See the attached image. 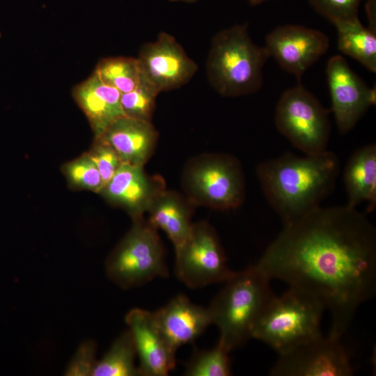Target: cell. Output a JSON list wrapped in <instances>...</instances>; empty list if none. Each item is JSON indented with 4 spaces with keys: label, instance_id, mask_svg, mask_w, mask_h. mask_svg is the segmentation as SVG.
Instances as JSON below:
<instances>
[{
    "label": "cell",
    "instance_id": "obj_1",
    "mask_svg": "<svg viewBox=\"0 0 376 376\" xmlns=\"http://www.w3.org/2000/svg\"><path fill=\"white\" fill-rule=\"evenodd\" d=\"M255 265L320 301L331 316L329 336L341 338L375 294L376 230L357 208L320 206L284 224Z\"/></svg>",
    "mask_w": 376,
    "mask_h": 376
},
{
    "label": "cell",
    "instance_id": "obj_2",
    "mask_svg": "<svg viewBox=\"0 0 376 376\" xmlns=\"http://www.w3.org/2000/svg\"><path fill=\"white\" fill-rule=\"evenodd\" d=\"M256 173L269 205L287 224L321 206L335 187L340 161L327 150L304 157L287 152L260 163Z\"/></svg>",
    "mask_w": 376,
    "mask_h": 376
},
{
    "label": "cell",
    "instance_id": "obj_3",
    "mask_svg": "<svg viewBox=\"0 0 376 376\" xmlns=\"http://www.w3.org/2000/svg\"><path fill=\"white\" fill-rule=\"evenodd\" d=\"M270 279L256 265L234 272L211 301V324L219 330L218 343L230 352L251 338L252 330L274 296Z\"/></svg>",
    "mask_w": 376,
    "mask_h": 376
},
{
    "label": "cell",
    "instance_id": "obj_4",
    "mask_svg": "<svg viewBox=\"0 0 376 376\" xmlns=\"http://www.w3.org/2000/svg\"><path fill=\"white\" fill-rule=\"evenodd\" d=\"M248 24L235 25L218 32L212 39L206 61L208 80L224 97L257 92L263 86V68L270 55L256 45Z\"/></svg>",
    "mask_w": 376,
    "mask_h": 376
},
{
    "label": "cell",
    "instance_id": "obj_5",
    "mask_svg": "<svg viewBox=\"0 0 376 376\" xmlns=\"http://www.w3.org/2000/svg\"><path fill=\"white\" fill-rule=\"evenodd\" d=\"M325 310L313 296L289 287L271 299L252 330L251 338L283 354L322 335Z\"/></svg>",
    "mask_w": 376,
    "mask_h": 376
},
{
    "label": "cell",
    "instance_id": "obj_6",
    "mask_svg": "<svg viewBox=\"0 0 376 376\" xmlns=\"http://www.w3.org/2000/svg\"><path fill=\"white\" fill-rule=\"evenodd\" d=\"M187 199L191 205L217 210L239 207L245 198L242 165L234 156L205 154L189 160L182 180Z\"/></svg>",
    "mask_w": 376,
    "mask_h": 376
},
{
    "label": "cell",
    "instance_id": "obj_7",
    "mask_svg": "<svg viewBox=\"0 0 376 376\" xmlns=\"http://www.w3.org/2000/svg\"><path fill=\"white\" fill-rule=\"evenodd\" d=\"M134 221L131 229L111 253L105 263L109 279L125 290L169 275L157 229L143 217Z\"/></svg>",
    "mask_w": 376,
    "mask_h": 376
},
{
    "label": "cell",
    "instance_id": "obj_8",
    "mask_svg": "<svg viewBox=\"0 0 376 376\" xmlns=\"http://www.w3.org/2000/svg\"><path fill=\"white\" fill-rule=\"evenodd\" d=\"M330 111L300 83L286 90L275 111L278 131L305 155L327 150L331 132Z\"/></svg>",
    "mask_w": 376,
    "mask_h": 376
},
{
    "label": "cell",
    "instance_id": "obj_9",
    "mask_svg": "<svg viewBox=\"0 0 376 376\" xmlns=\"http://www.w3.org/2000/svg\"><path fill=\"white\" fill-rule=\"evenodd\" d=\"M175 250V272L190 288L224 283L233 274L214 229L205 221L193 224L186 240Z\"/></svg>",
    "mask_w": 376,
    "mask_h": 376
},
{
    "label": "cell",
    "instance_id": "obj_10",
    "mask_svg": "<svg viewBox=\"0 0 376 376\" xmlns=\"http://www.w3.org/2000/svg\"><path fill=\"white\" fill-rule=\"evenodd\" d=\"M353 373L341 338L322 334L279 354L269 372L273 376H350Z\"/></svg>",
    "mask_w": 376,
    "mask_h": 376
},
{
    "label": "cell",
    "instance_id": "obj_11",
    "mask_svg": "<svg viewBox=\"0 0 376 376\" xmlns=\"http://www.w3.org/2000/svg\"><path fill=\"white\" fill-rule=\"evenodd\" d=\"M141 79L158 93L178 88L196 74L198 66L171 34L162 32L144 44L136 58Z\"/></svg>",
    "mask_w": 376,
    "mask_h": 376
},
{
    "label": "cell",
    "instance_id": "obj_12",
    "mask_svg": "<svg viewBox=\"0 0 376 376\" xmlns=\"http://www.w3.org/2000/svg\"><path fill=\"white\" fill-rule=\"evenodd\" d=\"M326 73L331 100L330 111L339 132L346 134L375 104V87L369 88L340 55L329 60Z\"/></svg>",
    "mask_w": 376,
    "mask_h": 376
},
{
    "label": "cell",
    "instance_id": "obj_13",
    "mask_svg": "<svg viewBox=\"0 0 376 376\" xmlns=\"http://www.w3.org/2000/svg\"><path fill=\"white\" fill-rule=\"evenodd\" d=\"M265 47L283 70L299 80L327 52L329 40L318 30L287 24L272 30L266 36Z\"/></svg>",
    "mask_w": 376,
    "mask_h": 376
},
{
    "label": "cell",
    "instance_id": "obj_14",
    "mask_svg": "<svg viewBox=\"0 0 376 376\" xmlns=\"http://www.w3.org/2000/svg\"><path fill=\"white\" fill-rule=\"evenodd\" d=\"M139 360L141 376H166L175 366L176 352L160 331L153 313L135 308L125 315Z\"/></svg>",
    "mask_w": 376,
    "mask_h": 376
},
{
    "label": "cell",
    "instance_id": "obj_15",
    "mask_svg": "<svg viewBox=\"0 0 376 376\" xmlns=\"http://www.w3.org/2000/svg\"><path fill=\"white\" fill-rule=\"evenodd\" d=\"M164 189L162 178L147 175L143 166L122 162L100 194L109 202L125 208L136 220L143 217Z\"/></svg>",
    "mask_w": 376,
    "mask_h": 376
},
{
    "label": "cell",
    "instance_id": "obj_16",
    "mask_svg": "<svg viewBox=\"0 0 376 376\" xmlns=\"http://www.w3.org/2000/svg\"><path fill=\"white\" fill-rule=\"evenodd\" d=\"M152 313L160 331L175 352L182 345L193 343L212 324L207 308L194 304L184 295L175 296Z\"/></svg>",
    "mask_w": 376,
    "mask_h": 376
},
{
    "label": "cell",
    "instance_id": "obj_17",
    "mask_svg": "<svg viewBox=\"0 0 376 376\" xmlns=\"http://www.w3.org/2000/svg\"><path fill=\"white\" fill-rule=\"evenodd\" d=\"M97 138L108 143L122 162L143 166L155 151L158 133L151 121L125 116Z\"/></svg>",
    "mask_w": 376,
    "mask_h": 376
},
{
    "label": "cell",
    "instance_id": "obj_18",
    "mask_svg": "<svg viewBox=\"0 0 376 376\" xmlns=\"http://www.w3.org/2000/svg\"><path fill=\"white\" fill-rule=\"evenodd\" d=\"M72 95L86 116L95 138L126 116L120 103L121 93L104 83L95 71L74 87Z\"/></svg>",
    "mask_w": 376,
    "mask_h": 376
},
{
    "label": "cell",
    "instance_id": "obj_19",
    "mask_svg": "<svg viewBox=\"0 0 376 376\" xmlns=\"http://www.w3.org/2000/svg\"><path fill=\"white\" fill-rule=\"evenodd\" d=\"M347 205L357 208L368 203L366 212L376 207V145L370 143L356 150L347 161L343 173Z\"/></svg>",
    "mask_w": 376,
    "mask_h": 376
},
{
    "label": "cell",
    "instance_id": "obj_20",
    "mask_svg": "<svg viewBox=\"0 0 376 376\" xmlns=\"http://www.w3.org/2000/svg\"><path fill=\"white\" fill-rule=\"evenodd\" d=\"M190 205L187 198L178 193L164 189L147 211L148 221L167 235L175 248L186 240L192 228Z\"/></svg>",
    "mask_w": 376,
    "mask_h": 376
},
{
    "label": "cell",
    "instance_id": "obj_21",
    "mask_svg": "<svg viewBox=\"0 0 376 376\" xmlns=\"http://www.w3.org/2000/svg\"><path fill=\"white\" fill-rule=\"evenodd\" d=\"M338 33V48L358 61L372 72H376V33L364 27L359 17L333 24Z\"/></svg>",
    "mask_w": 376,
    "mask_h": 376
},
{
    "label": "cell",
    "instance_id": "obj_22",
    "mask_svg": "<svg viewBox=\"0 0 376 376\" xmlns=\"http://www.w3.org/2000/svg\"><path fill=\"white\" fill-rule=\"evenodd\" d=\"M137 357L134 340L129 329L121 333L109 349L97 360L92 376H137Z\"/></svg>",
    "mask_w": 376,
    "mask_h": 376
},
{
    "label": "cell",
    "instance_id": "obj_23",
    "mask_svg": "<svg viewBox=\"0 0 376 376\" xmlns=\"http://www.w3.org/2000/svg\"><path fill=\"white\" fill-rule=\"evenodd\" d=\"M102 81L121 93L134 90L141 80L136 58L109 57L102 59L95 70Z\"/></svg>",
    "mask_w": 376,
    "mask_h": 376
},
{
    "label": "cell",
    "instance_id": "obj_24",
    "mask_svg": "<svg viewBox=\"0 0 376 376\" xmlns=\"http://www.w3.org/2000/svg\"><path fill=\"white\" fill-rule=\"evenodd\" d=\"M230 351L219 343L210 350H195L187 362V376H228L231 375Z\"/></svg>",
    "mask_w": 376,
    "mask_h": 376
},
{
    "label": "cell",
    "instance_id": "obj_25",
    "mask_svg": "<svg viewBox=\"0 0 376 376\" xmlns=\"http://www.w3.org/2000/svg\"><path fill=\"white\" fill-rule=\"evenodd\" d=\"M158 91L143 79L132 91L121 93L120 103L127 116L151 121Z\"/></svg>",
    "mask_w": 376,
    "mask_h": 376
},
{
    "label": "cell",
    "instance_id": "obj_26",
    "mask_svg": "<svg viewBox=\"0 0 376 376\" xmlns=\"http://www.w3.org/2000/svg\"><path fill=\"white\" fill-rule=\"evenodd\" d=\"M64 173L69 182L76 187L100 193L103 184L98 169L88 153L68 162Z\"/></svg>",
    "mask_w": 376,
    "mask_h": 376
},
{
    "label": "cell",
    "instance_id": "obj_27",
    "mask_svg": "<svg viewBox=\"0 0 376 376\" xmlns=\"http://www.w3.org/2000/svg\"><path fill=\"white\" fill-rule=\"evenodd\" d=\"M319 14L332 24L358 17V9L362 0H307Z\"/></svg>",
    "mask_w": 376,
    "mask_h": 376
},
{
    "label": "cell",
    "instance_id": "obj_28",
    "mask_svg": "<svg viewBox=\"0 0 376 376\" xmlns=\"http://www.w3.org/2000/svg\"><path fill=\"white\" fill-rule=\"evenodd\" d=\"M97 344L93 340L83 341L76 350L64 371L66 376H92L96 364Z\"/></svg>",
    "mask_w": 376,
    "mask_h": 376
},
{
    "label": "cell",
    "instance_id": "obj_29",
    "mask_svg": "<svg viewBox=\"0 0 376 376\" xmlns=\"http://www.w3.org/2000/svg\"><path fill=\"white\" fill-rule=\"evenodd\" d=\"M88 154L98 169L104 187L111 179L122 161L116 151L100 138H96L95 143Z\"/></svg>",
    "mask_w": 376,
    "mask_h": 376
},
{
    "label": "cell",
    "instance_id": "obj_30",
    "mask_svg": "<svg viewBox=\"0 0 376 376\" xmlns=\"http://www.w3.org/2000/svg\"><path fill=\"white\" fill-rule=\"evenodd\" d=\"M366 10L369 22L368 29L376 33V0H366Z\"/></svg>",
    "mask_w": 376,
    "mask_h": 376
},
{
    "label": "cell",
    "instance_id": "obj_31",
    "mask_svg": "<svg viewBox=\"0 0 376 376\" xmlns=\"http://www.w3.org/2000/svg\"><path fill=\"white\" fill-rule=\"evenodd\" d=\"M247 1L249 3V4L251 6H257L260 3H264L265 1H270V0H247Z\"/></svg>",
    "mask_w": 376,
    "mask_h": 376
},
{
    "label": "cell",
    "instance_id": "obj_32",
    "mask_svg": "<svg viewBox=\"0 0 376 376\" xmlns=\"http://www.w3.org/2000/svg\"><path fill=\"white\" fill-rule=\"evenodd\" d=\"M170 1H185V2L191 3V2H195L197 0H170Z\"/></svg>",
    "mask_w": 376,
    "mask_h": 376
},
{
    "label": "cell",
    "instance_id": "obj_33",
    "mask_svg": "<svg viewBox=\"0 0 376 376\" xmlns=\"http://www.w3.org/2000/svg\"><path fill=\"white\" fill-rule=\"evenodd\" d=\"M1 33H0V38H1Z\"/></svg>",
    "mask_w": 376,
    "mask_h": 376
}]
</instances>
